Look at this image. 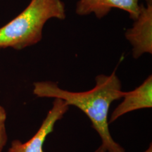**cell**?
I'll return each instance as SVG.
<instances>
[{
    "mask_svg": "<svg viewBox=\"0 0 152 152\" xmlns=\"http://www.w3.org/2000/svg\"><path fill=\"white\" fill-rule=\"evenodd\" d=\"M96 85L85 92H70L64 90L55 82L41 81L33 84V94L37 97L60 99L68 106L78 108L90 120L107 152H125L114 141L109 130V113L111 104L121 99L124 91L115 72L111 75L100 74L95 78Z\"/></svg>",
    "mask_w": 152,
    "mask_h": 152,
    "instance_id": "6da1fadb",
    "label": "cell"
},
{
    "mask_svg": "<svg viewBox=\"0 0 152 152\" xmlns=\"http://www.w3.org/2000/svg\"><path fill=\"white\" fill-rule=\"evenodd\" d=\"M65 18V5L61 0H31L20 14L0 28V48L20 50L36 45L42 38L48 20Z\"/></svg>",
    "mask_w": 152,
    "mask_h": 152,
    "instance_id": "7a4b0ae2",
    "label": "cell"
},
{
    "mask_svg": "<svg viewBox=\"0 0 152 152\" xmlns=\"http://www.w3.org/2000/svg\"><path fill=\"white\" fill-rule=\"evenodd\" d=\"M69 107L64 101L54 99L52 108L33 137L26 142L14 140L7 152H44L43 146L47 137L54 131L56 123L64 117Z\"/></svg>",
    "mask_w": 152,
    "mask_h": 152,
    "instance_id": "3957f363",
    "label": "cell"
},
{
    "mask_svg": "<svg viewBox=\"0 0 152 152\" xmlns=\"http://www.w3.org/2000/svg\"><path fill=\"white\" fill-rule=\"evenodd\" d=\"M132 27L127 30L125 37L132 46L135 58L152 53V4H140V13Z\"/></svg>",
    "mask_w": 152,
    "mask_h": 152,
    "instance_id": "277c9868",
    "label": "cell"
},
{
    "mask_svg": "<svg viewBox=\"0 0 152 152\" xmlns=\"http://www.w3.org/2000/svg\"><path fill=\"white\" fill-rule=\"evenodd\" d=\"M140 7L139 0H79L75 13L82 16L94 14L96 18H102L115 8L128 12L134 20L140 13Z\"/></svg>",
    "mask_w": 152,
    "mask_h": 152,
    "instance_id": "5b68a950",
    "label": "cell"
},
{
    "mask_svg": "<svg viewBox=\"0 0 152 152\" xmlns=\"http://www.w3.org/2000/svg\"><path fill=\"white\" fill-rule=\"evenodd\" d=\"M123 102L113 110L109 123L114 122L125 114L137 110L152 107V76L150 75L140 86L130 92H124Z\"/></svg>",
    "mask_w": 152,
    "mask_h": 152,
    "instance_id": "8992f818",
    "label": "cell"
},
{
    "mask_svg": "<svg viewBox=\"0 0 152 152\" xmlns=\"http://www.w3.org/2000/svg\"><path fill=\"white\" fill-rule=\"evenodd\" d=\"M7 113L4 108L0 105V152H2L8 141L7 131Z\"/></svg>",
    "mask_w": 152,
    "mask_h": 152,
    "instance_id": "52a82bcc",
    "label": "cell"
},
{
    "mask_svg": "<svg viewBox=\"0 0 152 152\" xmlns=\"http://www.w3.org/2000/svg\"><path fill=\"white\" fill-rule=\"evenodd\" d=\"M94 152H106V149L105 148H104L103 146L102 145H101L96 150V151H95Z\"/></svg>",
    "mask_w": 152,
    "mask_h": 152,
    "instance_id": "ba28073f",
    "label": "cell"
},
{
    "mask_svg": "<svg viewBox=\"0 0 152 152\" xmlns=\"http://www.w3.org/2000/svg\"><path fill=\"white\" fill-rule=\"evenodd\" d=\"M144 152H152V147H151V144H150V146L148 147V149L144 151Z\"/></svg>",
    "mask_w": 152,
    "mask_h": 152,
    "instance_id": "9c48e42d",
    "label": "cell"
},
{
    "mask_svg": "<svg viewBox=\"0 0 152 152\" xmlns=\"http://www.w3.org/2000/svg\"><path fill=\"white\" fill-rule=\"evenodd\" d=\"M144 1H146V4H147V5L152 4V0H144Z\"/></svg>",
    "mask_w": 152,
    "mask_h": 152,
    "instance_id": "30bf717a",
    "label": "cell"
}]
</instances>
